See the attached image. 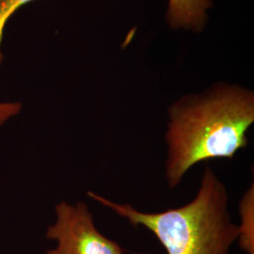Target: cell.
<instances>
[{
    "label": "cell",
    "mask_w": 254,
    "mask_h": 254,
    "mask_svg": "<svg viewBox=\"0 0 254 254\" xmlns=\"http://www.w3.org/2000/svg\"><path fill=\"white\" fill-rule=\"evenodd\" d=\"M254 184L248 190L240 201L241 225H238V242L247 254H254Z\"/></svg>",
    "instance_id": "5"
},
{
    "label": "cell",
    "mask_w": 254,
    "mask_h": 254,
    "mask_svg": "<svg viewBox=\"0 0 254 254\" xmlns=\"http://www.w3.org/2000/svg\"><path fill=\"white\" fill-rule=\"evenodd\" d=\"M254 123V93L238 85L218 83L174 102L165 134V177L177 188L193 166L211 159H233L249 144Z\"/></svg>",
    "instance_id": "1"
},
{
    "label": "cell",
    "mask_w": 254,
    "mask_h": 254,
    "mask_svg": "<svg viewBox=\"0 0 254 254\" xmlns=\"http://www.w3.org/2000/svg\"><path fill=\"white\" fill-rule=\"evenodd\" d=\"M33 0H0V67L3 62L4 56L1 52V44L3 39V32L4 28L10 18V16L17 10V9Z\"/></svg>",
    "instance_id": "6"
},
{
    "label": "cell",
    "mask_w": 254,
    "mask_h": 254,
    "mask_svg": "<svg viewBox=\"0 0 254 254\" xmlns=\"http://www.w3.org/2000/svg\"><path fill=\"white\" fill-rule=\"evenodd\" d=\"M55 212L57 219L47 228L46 236L57 241V247L46 254H125L117 242L97 230L86 203L62 201L56 205Z\"/></svg>",
    "instance_id": "3"
},
{
    "label": "cell",
    "mask_w": 254,
    "mask_h": 254,
    "mask_svg": "<svg viewBox=\"0 0 254 254\" xmlns=\"http://www.w3.org/2000/svg\"><path fill=\"white\" fill-rule=\"evenodd\" d=\"M211 6V0H169L167 20L175 29L200 31L206 24Z\"/></svg>",
    "instance_id": "4"
},
{
    "label": "cell",
    "mask_w": 254,
    "mask_h": 254,
    "mask_svg": "<svg viewBox=\"0 0 254 254\" xmlns=\"http://www.w3.org/2000/svg\"><path fill=\"white\" fill-rule=\"evenodd\" d=\"M89 197L154 234L167 254H231L238 239V225L229 210L228 190L215 171L206 166L199 190L189 203L160 213H146L88 191Z\"/></svg>",
    "instance_id": "2"
},
{
    "label": "cell",
    "mask_w": 254,
    "mask_h": 254,
    "mask_svg": "<svg viewBox=\"0 0 254 254\" xmlns=\"http://www.w3.org/2000/svg\"><path fill=\"white\" fill-rule=\"evenodd\" d=\"M23 109L20 102H0V127H2L9 119L17 116Z\"/></svg>",
    "instance_id": "7"
}]
</instances>
